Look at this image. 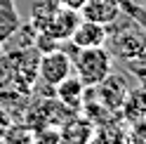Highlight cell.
I'll return each mask as SVG.
<instances>
[{
  "instance_id": "14",
  "label": "cell",
  "mask_w": 146,
  "mask_h": 144,
  "mask_svg": "<svg viewBox=\"0 0 146 144\" xmlns=\"http://www.w3.org/2000/svg\"><path fill=\"white\" fill-rule=\"evenodd\" d=\"M59 3H61L64 7H71V10H78V12H80V7L85 5V0H59Z\"/></svg>"
},
{
  "instance_id": "8",
  "label": "cell",
  "mask_w": 146,
  "mask_h": 144,
  "mask_svg": "<svg viewBox=\"0 0 146 144\" xmlns=\"http://www.w3.org/2000/svg\"><path fill=\"white\" fill-rule=\"evenodd\" d=\"M59 135H61V142L83 144V142L94 139V123L87 116H68L59 125Z\"/></svg>"
},
{
  "instance_id": "7",
  "label": "cell",
  "mask_w": 146,
  "mask_h": 144,
  "mask_svg": "<svg viewBox=\"0 0 146 144\" xmlns=\"http://www.w3.org/2000/svg\"><path fill=\"white\" fill-rule=\"evenodd\" d=\"M123 12V7L118 0H85V5L80 7V17L97 24H113L118 19V14Z\"/></svg>"
},
{
  "instance_id": "2",
  "label": "cell",
  "mask_w": 146,
  "mask_h": 144,
  "mask_svg": "<svg viewBox=\"0 0 146 144\" xmlns=\"http://www.w3.org/2000/svg\"><path fill=\"white\" fill-rule=\"evenodd\" d=\"M71 69H73L71 57L66 52H61L59 47L52 50V52H45L38 59V78L50 87H54L66 76H71Z\"/></svg>"
},
{
  "instance_id": "1",
  "label": "cell",
  "mask_w": 146,
  "mask_h": 144,
  "mask_svg": "<svg viewBox=\"0 0 146 144\" xmlns=\"http://www.w3.org/2000/svg\"><path fill=\"white\" fill-rule=\"evenodd\" d=\"M111 66H113V55L104 47V45L78 50L76 61H73L76 76L83 80L85 87H94L97 83H102V80L111 73Z\"/></svg>"
},
{
  "instance_id": "9",
  "label": "cell",
  "mask_w": 146,
  "mask_h": 144,
  "mask_svg": "<svg viewBox=\"0 0 146 144\" xmlns=\"http://www.w3.org/2000/svg\"><path fill=\"white\" fill-rule=\"evenodd\" d=\"M57 87V102H61L66 109H71L76 113L78 109H83L85 102V85L78 76H66L61 83L54 85Z\"/></svg>"
},
{
  "instance_id": "5",
  "label": "cell",
  "mask_w": 146,
  "mask_h": 144,
  "mask_svg": "<svg viewBox=\"0 0 146 144\" xmlns=\"http://www.w3.org/2000/svg\"><path fill=\"white\" fill-rule=\"evenodd\" d=\"M80 12L78 10H71V7H59L57 12L52 14V19L47 21V26H45V33H50L52 38H57L59 43L61 40H71V35L73 31L78 29V24H80Z\"/></svg>"
},
{
  "instance_id": "3",
  "label": "cell",
  "mask_w": 146,
  "mask_h": 144,
  "mask_svg": "<svg viewBox=\"0 0 146 144\" xmlns=\"http://www.w3.org/2000/svg\"><path fill=\"white\" fill-rule=\"evenodd\" d=\"M94 90H97L99 106H102L104 111H108V113H118V111L123 109L127 95H130L125 78L123 76H113V73H108L102 83H97Z\"/></svg>"
},
{
  "instance_id": "13",
  "label": "cell",
  "mask_w": 146,
  "mask_h": 144,
  "mask_svg": "<svg viewBox=\"0 0 146 144\" xmlns=\"http://www.w3.org/2000/svg\"><path fill=\"white\" fill-rule=\"evenodd\" d=\"M10 123H12V116L7 113V109L3 104H0V139L5 137V132H7V128H10Z\"/></svg>"
},
{
  "instance_id": "4",
  "label": "cell",
  "mask_w": 146,
  "mask_h": 144,
  "mask_svg": "<svg viewBox=\"0 0 146 144\" xmlns=\"http://www.w3.org/2000/svg\"><path fill=\"white\" fill-rule=\"evenodd\" d=\"M111 52L123 59H139L146 55V31L139 26L123 29L111 38Z\"/></svg>"
},
{
  "instance_id": "11",
  "label": "cell",
  "mask_w": 146,
  "mask_h": 144,
  "mask_svg": "<svg viewBox=\"0 0 146 144\" xmlns=\"http://www.w3.org/2000/svg\"><path fill=\"white\" fill-rule=\"evenodd\" d=\"M19 29V17L12 7H0V45H5L7 38H12Z\"/></svg>"
},
{
  "instance_id": "10",
  "label": "cell",
  "mask_w": 146,
  "mask_h": 144,
  "mask_svg": "<svg viewBox=\"0 0 146 144\" xmlns=\"http://www.w3.org/2000/svg\"><path fill=\"white\" fill-rule=\"evenodd\" d=\"M120 111H123L125 118L132 121V123L146 118V80L137 90H132V92L127 95V99H125V104H123Z\"/></svg>"
},
{
  "instance_id": "6",
  "label": "cell",
  "mask_w": 146,
  "mask_h": 144,
  "mask_svg": "<svg viewBox=\"0 0 146 144\" xmlns=\"http://www.w3.org/2000/svg\"><path fill=\"white\" fill-rule=\"evenodd\" d=\"M108 40V31L104 24H97V21H90V19H80L78 29L73 31L71 35V43L76 50H83V47H99Z\"/></svg>"
},
{
  "instance_id": "15",
  "label": "cell",
  "mask_w": 146,
  "mask_h": 144,
  "mask_svg": "<svg viewBox=\"0 0 146 144\" xmlns=\"http://www.w3.org/2000/svg\"><path fill=\"white\" fill-rule=\"evenodd\" d=\"M127 3H132L137 7H146V0H127Z\"/></svg>"
},
{
  "instance_id": "12",
  "label": "cell",
  "mask_w": 146,
  "mask_h": 144,
  "mask_svg": "<svg viewBox=\"0 0 146 144\" xmlns=\"http://www.w3.org/2000/svg\"><path fill=\"white\" fill-rule=\"evenodd\" d=\"M5 142H33V128L31 125H14L10 123V128L5 132Z\"/></svg>"
}]
</instances>
